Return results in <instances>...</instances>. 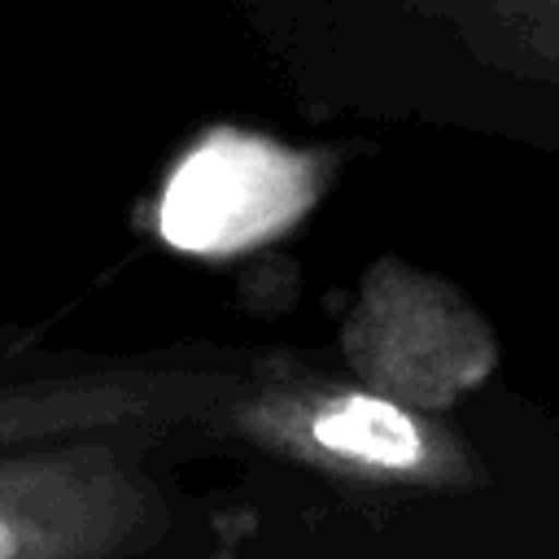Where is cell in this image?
I'll return each mask as SVG.
<instances>
[{"label":"cell","instance_id":"1","mask_svg":"<svg viewBox=\"0 0 559 559\" xmlns=\"http://www.w3.org/2000/svg\"><path fill=\"white\" fill-rule=\"evenodd\" d=\"M323 183V153L214 127L170 166L157 197V236L192 258H236L301 223Z\"/></svg>","mask_w":559,"mask_h":559},{"label":"cell","instance_id":"3","mask_svg":"<svg viewBox=\"0 0 559 559\" xmlns=\"http://www.w3.org/2000/svg\"><path fill=\"white\" fill-rule=\"evenodd\" d=\"M157 528V498L109 450L0 454V559H109Z\"/></svg>","mask_w":559,"mask_h":559},{"label":"cell","instance_id":"2","mask_svg":"<svg viewBox=\"0 0 559 559\" xmlns=\"http://www.w3.org/2000/svg\"><path fill=\"white\" fill-rule=\"evenodd\" d=\"M354 371L406 402L450 406L493 371V332L441 280L415 275L402 262H376L345 323Z\"/></svg>","mask_w":559,"mask_h":559},{"label":"cell","instance_id":"5","mask_svg":"<svg viewBox=\"0 0 559 559\" xmlns=\"http://www.w3.org/2000/svg\"><path fill=\"white\" fill-rule=\"evenodd\" d=\"M498 35L515 48V66L559 79V0H480Z\"/></svg>","mask_w":559,"mask_h":559},{"label":"cell","instance_id":"4","mask_svg":"<svg viewBox=\"0 0 559 559\" xmlns=\"http://www.w3.org/2000/svg\"><path fill=\"white\" fill-rule=\"evenodd\" d=\"M249 428L288 454L354 472L362 480L445 485L463 467L459 445H450L406 402L380 389H319L275 397L249 415Z\"/></svg>","mask_w":559,"mask_h":559}]
</instances>
